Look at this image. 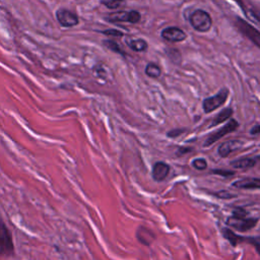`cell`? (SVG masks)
<instances>
[{"label": "cell", "instance_id": "e0dca14e", "mask_svg": "<svg viewBox=\"0 0 260 260\" xmlns=\"http://www.w3.org/2000/svg\"><path fill=\"white\" fill-rule=\"evenodd\" d=\"M222 236L230 242V244H232L233 246H237L240 243L245 242V237H241L239 235H237L236 233L232 232V230L230 229H223L222 230Z\"/></svg>", "mask_w": 260, "mask_h": 260}, {"label": "cell", "instance_id": "d4e9b609", "mask_svg": "<svg viewBox=\"0 0 260 260\" xmlns=\"http://www.w3.org/2000/svg\"><path fill=\"white\" fill-rule=\"evenodd\" d=\"M104 35L107 36H113V37H123L124 34L118 29H106L102 31Z\"/></svg>", "mask_w": 260, "mask_h": 260}, {"label": "cell", "instance_id": "83f0119b", "mask_svg": "<svg viewBox=\"0 0 260 260\" xmlns=\"http://www.w3.org/2000/svg\"><path fill=\"white\" fill-rule=\"evenodd\" d=\"M260 133V125L257 124V125H254L251 129H250V134L252 135H257Z\"/></svg>", "mask_w": 260, "mask_h": 260}, {"label": "cell", "instance_id": "7c38bea8", "mask_svg": "<svg viewBox=\"0 0 260 260\" xmlns=\"http://www.w3.org/2000/svg\"><path fill=\"white\" fill-rule=\"evenodd\" d=\"M125 43L134 52H144V51H146V49L148 47L147 42L145 40L139 39V38L127 37Z\"/></svg>", "mask_w": 260, "mask_h": 260}, {"label": "cell", "instance_id": "6da1fadb", "mask_svg": "<svg viewBox=\"0 0 260 260\" xmlns=\"http://www.w3.org/2000/svg\"><path fill=\"white\" fill-rule=\"evenodd\" d=\"M246 215L247 212L243 208H236L233 211V215L226 219V223L239 232H247L256 226L258 219L255 217H247Z\"/></svg>", "mask_w": 260, "mask_h": 260}, {"label": "cell", "instance_id": "3957f363", "mask_svg": "<svg viewBox=\"0 0 260 260\" xmlns=\"http://www.w3.org/2000/svg\"><path fill=\"white\" fill-rule=\"evenodd\" d=\"M229 96V89L226 87L221 88L216 94L206 98L202 103V108L205 113H211L214 110L222 106Z\"/></svg>", "mask_w": 260, "mask_h": 260}, {"label": "cell", "instance_id": "d6986e66", "mask_svg": "<svg viewBox=\"0 0 260 260\" xmlns=\"http://www.w3.org/2000/svg\"><path fill=\"white\" fill-rule=\"evenodd\" d=\"M104 46H106L108 49H110L111 51L115 52V53H118V54H121L122 56H125V52L122 50V48L118 45V43L114 42V41H111V40H105L103 42Z\"/></svg>", "mask_w": 260, "mask_h": 260}, {"label": "cell", "instance_id": "ffe728a7", "mask_svg": "<svg viewBox=\"0 0 260 260\" xmlns=\"http://www.w3.org/2000/svg\"><path fill=\"white\" fill-rule=\"evenodd\" d=\"M101 3L109 9H118L125 4V0H101Z\"/></svg>", "mask_w": 260, "mask_h": 260}, {"label": "cell", "instance_id": "52a82bcc", "mask_svg": "<svg viewBox=\"0 0 260 260\" xmlns=\"http://www.w3.org/2000/svg\"><path fill=\"white\" fill-rule=\"evenodd\" d=\"M13 251L12 239L4 223L0 222V254L9 255Z\"/></svg>", "mask_w": 260, "mask_h": 260}, {"label": "cell", "instance_id": "9c48e42d", "mask_svg": "<svg viewBox=\"0 0 260 260\" xmlns=\"http://www.w3.org/2000/svg\"><path fill=\"white\" fill-rule=\"evenodd\" d=\"M244 142L238 139H234V140H229L225 141L223 143H221L218 148H217V152L221 157H226L229 156L232 152L240 149L243 146Z\"/></svg>", "mask_w": 260, "mask_h": 260}, {"label": "cell", "instance_id": "8fae6325", "mask_svg": "<svg viewBox=\"0 0 260 260\" xmlns=\"http://www.w3.org/2000/svg\"><path fill=\"white\" fill-rule=\"evenodd\" d=\"M232 186L238 189H260V178H243L235 181Z\"/></svg>", "mask_w": 260, "mask_h": 260}, {"label": "cell", "instance_id": "5b68a950", "mask_svg": "<svg viewBox=\"0 0 260 260\" xmlns=\"http://www.w3.org/2000/svg\"><path fill=\"white\" fill-rule=\"evenodd\" d=\"M236 25L242 31V34L244 36H246L256 46H258L260 48V31L258 29H256L253 25H251L246 20H244L240 17L236 18Z\"/></svg>", "mask_w": 260, "mask_h": 260}, {"label": "cell", "instance_id": "30bf717a", "mask_svg": "<svg viewBox=\"0 0 260 260\" xmlns=\"http://www.w3.org/2000/svg\"><path fill=\"white\" fill-rule=\"evenodd\" d=\"M170 173V166L164 161H157L152 167V177L155 181L161 182L164 181Z\"/></svg>", "mask_w": 260, "mask_h": 260}, {"label": "cell", "instance_id": "7a4b0ae2", "mask_svg": "<svg viewBox=\"0 0 260 260\" xmlns=\"http://www.w3.org/2000/svg\"><path fill=\"white\" fill-rule=\"evenodd\" d=\"M189 21L192 27L199 32L208 31L212 25L210 14L202 9L194 10L189 16Z\"/></svg>", "mask_w": 260, "mask_h": 260}, {"label": "cell", "instance_id": "2e32d148", "mask_svg": "<svg viewBox=\"0 0 260 260\" xmlns=\"http://www.w3.org/2000/svg\"><path fill=\"white\" fill-rule=\"evenodd\" d=\"M233 115V109L232 108H225L223 109L222 111H220L212 120L210 126L213 127V126H217L218 124L220 123H223L224 121L229 120Z\"/></svg>", "mask_w": 260, "mask_h": 260}, {"label": "cell", "instance_id": "484cf974", "mask_svg": "<svg viewBox=\"0 0 260 260\" xmlns=\"http://www.w3.org/2000/svg\"><path fill=\"white\" fill-rule=\"evenodd\" d=\"M183 132H184V129H174V130L169 131L167 134L169 137H177L180 134H182Z\"/></svg>", "mask_w": 260, "mask_h": 260}, {"label": "cell", "instance_id": "cb8c5ba5", "mask_svg": "<svg viewBox=\"0 0 260 260\" xmlns=\"http://www.w3.org/2000/svg\"><path fill=\"white\" fill-rule=\"evenodd\" d=\"M212 173L218 176H222V177H231L234 175L233 171H229V170H212Z\"/></svg>", "mask_w": 260, "mask_h": 260}, {"label": "cell", "instance_id": "5bb4252c", "mask_svg": "<svg viewBox=\"0 0 260 260\" xmlns=\"http://www.w3.org/2000/svg\"><path fill=\"white\" fill-rule=\"evenodd\" d=\"M136 237L138 239V241L144 245H150L151 242L153 241L154 239V235L151 231L143 228V226H140L138 230H137V233H136Z\"/></svg>", "mask_w": 260, "mask_h": 260}, {"label": "cell", "instance_id": "ba28073f", "mask_svg": "<svg viewBox=\"0 0 260 260\" xmlns=\"http://www.w3.org/2000/svg\"><path fill=\"white\" fill-rule=\"evenodd\" d=\"M161 38L168 42L180 43V42H183L184 40H186L187 35L183 29H181L177 26H169V27H166L162 29Z\"/></svg>", "mask_w": 260, "mask_h": 260}, {"label": "cell", "instance_id": "277c9868", "mask_svg": "<svg viewBox=\"0 0 260 260\" xmlns=\"http://www.w3.org/2000/svg\"><path fill=\"white\" fill-rule=\"evenodd\" d=\"M239 127V123L235 120V119H231L226 124H224L221 128H219L218 130H216L215 132L211 133L204 141L203 146L204 147H208L210 145H212L214 142H216L217 140H219L220 138H222L223 136H225L229 133L234 132L237 128Z\"/></svg>", "mask_w": 260, "mask_h": 260}, {"label": "cell", "instance_id": "9a60e30c", "mask_svg": "<svg viewBox=\"0 0 260 260\" xmlns=\"http://www.w3.org/2000/svg\"><path fill=\"white\" fill-rule=\"evenodd\" d=\"M108 21L112 23H117V22H129V11L125 10H120L113 12L108 15L106 18Z\"/></svg>", "mask_w": 260, "mask_h": 260}, {"label": "cell", "instance_id": "7402d4cb", "mask_svg": "<svg viewBox=\"0 0 260 260\" xmlns=\"http://www.w3.org/2000/svg\"><path fill=\"white\" fill-rule=\"evenodd\" d=\"M141 19V14L137 10H130L129 11V22L130 23H137Z\"/></svg>", "mask_w": 260, "mask_h": 260}, {"label": "cell", "instance_id": "ac0fdd59", "mask_svg": "<svg viewBox=\"0 0 260 260\" xmlns=\"http://www.w3.org/2000/svg\"><path fill=\"white\" fill-rule=\"evenodd\" d=\"M145 74L151 78H158L161 74L160 67L155 63H148L145 67Z\"/></svg>", "mask_w": 260, "mask_h": 260}, {"label": "cell", "instance_id": "4fadbf2b", "mask_svg": "<svg viewBox=\"0 0 260 260\" xmlns=\"http://www.w3.org/2000/svg\"><path fill=\"white\" fill-rule=\"evenodd\" d=\"M256 162L257 160L253 157H242L232 160L230 165L235 169H250L253 168L256 165Z\"/></svg>", "mask_w": 260, "mask_h": 260}, {"label": "cell", "instance_id": "8992f818", "mask_svg": "<svg viewBox=\"0 0 260 260\" xmlns=\"http://www.w3.org/2000/svg\"><path fill=\"white\" fill-rule=\"evenodd\" d=\"M56 18H57L58 22L62 26H65V27L74 26L79 21L78 16L74 12H72L68 9H65V8H60L56 11Z\"/></svg>", "mask_w": 260, "mask_h": 260}, {"label": "cell", "instance_id": "44dd1931", "mask_svg": "<svg viewBox=\"0 0 260 260\" xmlns=\"http://www.w3.org/2000/svg\"><path fill=\"white\" fill-rule=\"evenodd\" d=\"M192 167L196 170H199V171H203L207 168V161L202 158V157H199V158H195L192 160Z\"/></svg>", "mask_w": 260, "mask_h": 260}, {"label": "cell", "instance_id": "603a6c76", "mask_svg": "<svg viewBox=\"0 0 260 260\" xmlns=\"http://www.w3.org/2000/svg\"><path fill=\"white\" fill-rule=\"evenodd\" d=\"M215 195H216L218 198H221V199H230V198H233V197L236 196L235 194H232L231 192H229V191H226V190H220V191L217 192Z\"/></svg>", "mask_w": 260, "mask_h": 260}, {"label": "cell", "instance_id": "4316f807", "mask_svg": "<svg viewBox=\"0 0 260 260\" xmlns=\"http://www.w3.org/2000/svg\"><path fill=\"white\" fill-rule=\"evenodd\" d=\"M192 147H180L179 148V150H178V152H177V154L178 155H182V154H185V153H187V152H190V151H192Z\"/></svg>", "mask_w": 260, "mask_h": 260}]
</instances>
